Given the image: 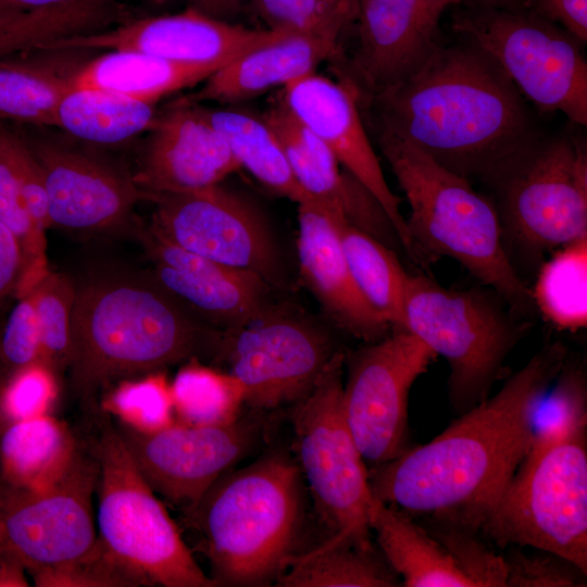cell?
Segmentation results:
<instances>
[{"label":"cell","instance_id":"cell-1","mask_svg":"<svg viewBox=\"0 0 587 587\" xmlns=\"http://www.w3.org/2000/svg\"><path fill=\"white\" fill-rule=\"evenodd\" d=\"M566 360L562 342L545 346L494 397L459 414L430 441L373 465V495L414 519L479 532L522 462L539 407Z\"/></svg>","mask_w":587,"mask_h":587},{"label":"cell","instance_id":"cell-2","mask_svg":"<svg viewBox=\"0 0 587 587\" xmlns=\"http://www.w3.org/2000/svg\"><path fill=\"white\" fill-rule=\"evenodd\" d=\"M359 107L372 132L404 139L447 170L485 184L541 136L509 76L464 39L440 43L413 76Z\"/></svg>","mask_w":587,"mask_h":587},{"label":"cell","instance_id":"cell-3","mask_svg":"<svg viewBox=\"0 0 587 587\" xmlns=\"http://www.w3.org/2000/svg\"><path fill=\"white\" fill-rule=\"evenodd\" d=\"M223 335L151 273L91 274L76 282L65 372L72 395L87 415L96 413L103 394L117 382L191 359L214 360Z\"/></svg>","mask_w":587,"mask_h":587},{"label":"cell","instance_id":"cell-4","mask_svg":"<svg viewBox=\"0 0 587 587\" xmlns=\"http://www.w3.org/2000/svg\"><path fill=\"white\" fill-rule=\"evenodd\" d=\"M302 474L276 449L227 471L184 513L215 586L275 583L294 555L303 519Z\"/></svg>","mask_w":587,"mask_h":587},{"label":"cell","instance_id":"cell-5","mask_svg":"<svg viewBox=\"0 0 587 587\" xmlns=\"http://www.w3.org/2000/svg\"><path fill=\"white\" fill-rule=\"evenodd\" d=\"M373 134L409 201L405 223L416 263L450 257L491 287L514 315L533 314L532 290L507 252L494 202L409 141L383 132Z\"/></svg>","mask_w":587,"mask_h":587},{"label":"cell","instance_id":"cell-6","mask_svg":"<svg viewBox=\"0 0 587 587\" xmlns=\"http://www.w3.org/2000/svg\"><path fill=\"white\" fill-rule=\"evenodd\" d=\"M84 436L96 458L98 540L130 585L214 587L176 523L138 471L113 415H86Z\"/></svg>","mask_w":587,"mask_h":587},{"label":"cell","instance_id":"cell-7","mask_svg":"<svg viewBox=\"0 0 587 587\" xmlns=\"http://www.w3.org/2000/svg\"><path fill=\"white\" fill-rule=\"evenodd\" d=\"M525 328L480 289L451 290L427 276H409L405 330L447 360L449 401L457 414L489 397Z\"/></svg>","mask_w":587,"mask_h":587},{"label":"cell","instance_id":"cell-8","mask_svg":"<svg viewBox=\"0 0 587 587\" xmlns=\"http://www.w3.org/2000/svg\"><path fill=\"white\" fill-rule=\"evenodd\" d=\"M345 353L338 351L311 391L294 405L297 464L328 532L320 545L374 546L367 522L373 498L369 470L342 405Z\"/></svg>","mask_w":587,"mask_h":587},{"label":"cell","instance_id":"cell-9","mask_svg":"<svg viewBox=\"0 0 587 587\" xmlns=\"http://www.w3.org/2000/svg\"><path fill=\"white\" fill-rule=\"evenodd\" d=\"M587 428L525 454L479 528L499 549L535 548L587 573Z\"/></svg>","mask_w":587,"mask_h":587},{"label":"cell","instance_id":"cell-10","mask_svg":"<svg viewBox=\"0 0 587 587\" xmlns=\"http://www.w3.org/2000/svg\"><path fill=\"white\" fill-rule=\"evenodd\" d=\"M486 185L503 238L542 253L587 237V151L573 135H541Z\"/></svg>","mask_w":587,"mask_h":587},{"label":"cell","instance_id":"cell-11","mask_svg":"<svg viewBox=\"0 0 587 587\" xmlns=\"http://www.w3.org/2000/svg\"><path fill=\"white\" fill-rule=\"evenodd\" d=\"M452 27L488 53L538 110L587 125L584 45L570 33L525 9L479 5L458 13Z\"/></svg>","mask_w":587,"mask_h":587},{"label":"cell","instance_id":"cell-12","mask_svg":"<svg viewBox=\"0 0 587 587\" xmlns=\"http://www.w3.org/2000/svg\"><path fill=\"white\" fill-rule=\"evenodd\" d=\"M96 458L85 437L66 469L35 489H9L0 497L4 548L34 574L88 558L98 546L92 510Z\"/></svg>","mask_w":587,"mask_h":587},{"label":"cell","instance_id":"cell-13","mask_svg":"<svg viewBox=\"0 0 587 587\" xmlns=\"http://www.w3.org/2000/svg\"><path fill=\"white\" fill-rule=\"evenodd\" d=\"M151 226L178 247L222 265L251 272L273 288L287 286L275 236L261 210L222 183L183 192L147 193Z\"/></svg>","mask_w":587,"mask_h":587},{"label":"cell","instance_id":"cell-14","mask_svg":"<svg viewBox=\"0 0 587 587\" xmlns=\"http://www.w3.org/2000/svg\"><path fill=\"white\" fill-rule=\"evenodd\" d=\"M338 351L324 328L275 307L240 328L224 330L213 361L224 363L242 384L245 404L263 411L303 399Z\"/></svg>","mask_w":587,"mask_h":587},{"label":"cell","instance_id":"cell-15","mask_svg":"<svg viewBox=\"0 0 587 587\" xmlns=\"http://www.w3.org/2000/svg\"><path fill=\"white\" fill-rule=\"evenodd\" d=\"M437 354L407 330L345 354L348 367L342 405L352 437L364 461L394 460L409 447V395Z\"/></svg>","mask_w":587,"mask_h":587},{"label":"cell","instance_id":"cell-16","mask_svg":"<svg viewBox=\"0 0 587 587\" xmlns=\"http://www.w3.org/2000/svg\"><path fill=\"white\" fill-rule=\"evenodd\" d=\"M113 419L145 480L183 514L250 451L259 436L258 423L241 417L220 426L174 423L155 432Z\"/></svg>","mask_w":587,"mask_h":587},{"label":"cell","instance_id":"cell-17","mask_svg":"<svg viewBox=\"0 0 587 587\" xmlns=\"http://www.w3.org/2000/svg\"><path fill=\"white\" fill-rule=\"evenodd\" d=\"M438 18L423 0H357V45L329 61L358 103L413 76L439 47Z\"/></svg>","mask_w":587,"mask_h":587},{"label":"cell","instance_id":"cell-18","mask_svg":"<svg viewBox=\"0 0 587 587\" xmlns=\"http://www.w3.org/2000/svg\"><path fill=\"white\" fill-rule=\"evenodd\" d=\"M27 146L43 172L50 227L90 235L136 230L139 222L133 217L134 210L139 201H147V195L133 175L49 139Z\"/></svg>","mask_w":587,"mask_h":587},{"label":"cell","instance_id":"cell-19","mask_svg":"<svg viewBox=\"0 0 587 587\" xmlns=\"http://www.w3.org/2000/svg\"><path fill=\"white\" fill-rule=\"evenodd\" d=\"M297 120L320 138L340 165L384 209L408 255L416 262L400 198L392 192L372 147L354 91L315 72L289 82L280 92Z\"/></svg>","mask_w":587,"mask_h":587},{"label":"cell","instance_id":"cell-20","mask_svg":"<svg viewBox=\"0 0 587 587\" xmlns=\"http://www.w3.org/2000/svg\"><path fill=\"white\" fill-rule=\"evenodd\" d=\"M288 33L233 25L188 7L177 14L134 16L107 30L59 40L45 50H133L174 62L227 64Z\"/></svg>","mask_w":587,"mask_h":587},{"label":"cell","instance_id":"cell-21","mask_svg":"<svg viewBox=\"0 0 587 587\" xmlns=\"http://www.w3.org/2000/svg\"><path fill=\"white\" fill-rule=\"evenodd\" d=\"M135 235L153 263V278L211 325L237 329L275 308L268 299L273 287L257 274L185 250L151 225L140 223Z\"/></svg>","mask_w":587,"mask_h":587},{"label":"cell","instance_id":"cell-22","mask_svg":"<svg viewBox=\"0 0 587 587\" xmlns=\"http://www.w3.org/2000/svg\"><path fill=\"white\" fill-rule=\"evenodd\" d=\"M134 182L146 193L183 192L220 183L240 164L226 140L184 97L159 111Z\"/></svg>","mask_w":587,"mask_h":587},{"label":"cell","instance_id":"cell-23","mask_svg":"<svg viewBox=\"0 0 587 587\" xmlns=\"http://www.w3.org/2000/svg\"><path fill=\"white\" fill-rule=\"evenodd\" d=\"M262 116L277 135L292 174L310 200L389 248L400 245L378 201L340 165L328 147L297 120L280 93Z\"/></svg>","mask_w":587,"mask_h":587},{"label":"cell","instance_id":"cell-24","mask_svg":"<svg viewBox=\"0 0 587 587\" xmlns=\"http://www.w3.org/2000/svg\"><path fill=\"white\" fill-rule=\"evenodd\" d=\"M354 17L355 10H340L310 28L288 33L248 51L210 75L198 92L184 98L193 103L209 100L234 104L284 87L329 61Z\"/></svg>","mask_w":587,"mask_h":587},{"label":"cell","instance_id":"cell-25","mask_svg":"<svg viewBox=\"0 0 587 587\" xmlns=\"http://www.w3.org/2000/svg\"><path fill=\"white\" fill-rule=\"evenodd\" d=\"M297 249L302 278L337 326L366 344L389 335L351 275L335 218L310 199L298 204Z\"/></svg>","mask_w":587,"mask_h":587},{"label":"cell","instance_id":"cell-26","mask_svg":"<svg viewBox=\"0 0 587 587\" xmlns=\"http://www.w3.org/2000/svg\"><path fill=\"white\" fill-rule=\"evenodd\" d=\"M367 522L401 586L472 587L444 547L408 513L373 495Z\"/></svg>","mask_w":587,"mask_h":587},{"label":"cell","instance_id":"cell-27","mask_svg":"<svg viewBox=\"0 0 587 587\" xmlns=\"http://www.w3.org/2000/svg\"><path fill=\"white\" fill-rule=\"evenodd\" d=\"M224 65L182 63L133 50H110L67 76V85L158 102L172 92L204 82Z\"/></svg>","mask_w":587,"mask_h":587},{"label":"cell","instance_id":"cell-28","mask_svg":"<svg viewBox=\"0 0 587 587\" xmlns=\"http://www.w3.org/2000/svg\"><path fill=\"white\" fill-rule=\"evenodd\" d=\"M134 13L117 0H71L64 3L14 9L0 7V60L75 36L117 26Z\"/></svg>","mask_w":587,"mask_h":587},{"label":"cell","instance_id":"cell-29","mask_svg":"<svg viewBox=\"0 0 587 587\" xmlns=\"http://www.w3.org/2000/svg\"><path fill=\"white\" fill-rule=\"evenodd\" d=\"M158 114L157 102L68 86L57 105L54 126L82 141L111 146L148 133Z\"/></svg>","mask_w":587,"mask_h":587},{"label":"cell","instance_id":"cell-30","mask_svg":"<svg viewBox=\"0 0 587 587\" xmlns=\"http://www.w3.org/2000/svg\"><path fill=\"white\" fill-rule=\"evenodd\" d=\"M77 444L65 425L43 414L8 424L0 437V462L9 489L52 482L70 464Z\"/></svg>","mask_w":587,"mask_h":587},{"label":"cell","instance_id":"cell-31","mask_svg":"<svg viewBox=\"0 0 587 587\" xmlns=\"http://www.w3.org/2000/svg\"><path fill=\"white\" fill-rule=\"evenodd\" d=\"M199 107L226 140L240 167L272 191L297 204L309 200L292 174L277 135L262 114L233 107Z\"/></svg>","mask_w":587,"mask_h":587},{"label":"cell","instance_id":"cell-32","mask_svg":"<svg viewBox=\"0 0 587 587\" xmlns=\"http://www.w3.org/2000/svg\"><path fill=\"white\" fill-rule=\"evenodd\" d=\"M335 221L359 290L392 330H405V294L410 275L395 251L346 221Z\"/></svg>","mask_w":587,"mask_h":587},{"label":"cell","instance_id":"cell-33","mask_svg":"<svg viewBox=\"0 0 587 587\" xmlns=\"http://www.w3.org/2000/svg\"><path fill=\"white\" fill-rule=\"evenodd\" d=\"M279 587H395L399 576L375 546L339 544L291 555L275 582Z\"/></svg>","mask_w":587,"mask_h":587},{"label":"cell","instance_id":"cell-34","mask_svg":"<svg viewBox=\"0 0 587 587\" xmlns=\"http://www.w3.org/2000/svg\"><path fill=\"white\" fill-rule=\"evenodd\" d=\"M178 423L220 426L238 420L245 389L229 372L205 365L199 359L185 362L171 384Z\"/></svg>","mask_w":587,"mask_h":587},{"label":"cell","instance_id":"cell-35","mask_svg":"<svg viewBox=\"0 0 587 587\" xmlns=\"http://www.w3.org/2000/svg\"><path fill=\"white\" fill-rule=\"evenodd\" d=\"M535 307L554 326L575 332L587 325V237L562 246L538 272Z\"/></svg>","mask_w":587,"mask_h":587},{"label":"cell","instance_id":"cell-36","mask_svg":"<svg viewBox=\"0 0 587 587\" xmlns=\"http://www.w3.org/2000/svg\"><path fill=\"white\" fill-rule=\"evenodd\" d=\"M67 87V77L46 67L2 59L0 120L54 126L55 109Z\"/></svg>","mask_w":587,"mask_h":587},{"label":"cell","instance_id":"cell-37","mask_svg":"<svg viewBox=\"0 0 587 587\" xmlns=\"http://www.w3.org/2000/svg\"><path fill=\"white\" fill-rule=\"evenodd\" d=\"M29 291L39 334L40 363L57 377L68 365L76 282L49 270Z\"/></svg>","mask_w":587,"mask_h":587},{"label":"cell","instance_id":"cell-38","mask_svg":"<svg viewBox=\"0 0 587 587\" xmlns=\"http://www.w3.org/2000/svg\"><path fill=\"white\" fill-rule=\"evenodd\" d=\"M0 223L17 240L23 254V273L16 297L27 294L49 271L45 232L29 215L14 173L9 133L0 130ZM15 297V298H16Z\"/></svg>","mask_w":587,"mask_h":587},{"label":"cell","instance_id":"cell-39","mask_svg":"<svg viewBox=\"0 0 587 587\" xmlns=\"http://www.w3.org/2000/svg\"><path fill=\"white\" fill-rule=\"evenodd\" d=\"M420 524L444 547L472 587H505L502 554L480 533L448 521L424 516Z\"/></svg>","mask_w":587,"mask_h":587},{"label":"cell","instance_id":"cell-40","mask_svg":"<svg viewBox=\"0 0 587 587\" xmlns=\"http://www.w3.org/2000/svg\"><path fill=\"white\" fill-rule=\"evenodd\" d=\"M102 409L114 417L145 432H155L174 424L171 384L161 372L143 378L121 382Z\"/></svg>","mask_w":587,"mask_h":587},{"label":"cell","instance_id":"cell-41","mask_svg":"<svg viewBox=\"0 0 587 587\" xmlns=\"http://www.w3.org/2000/svg\"><path fill=\"white\" fill-rule=\"evenodd\" d=\"M38 363L40 341L33 297L28 291L14 299L0 324V394L15 375Z\"/></svg>","mask_w":587,"mask_h":587},{"label":"cell","instance_id":"cell-42","mask_svg":"<svg viewBox=\"0 0 587 587\" xmlns=\"http://www.w3.org/2000/svg\"><path fill=\"white\" fill-rule=\"evenodd\" d=\"M510 546L502 554L507 566L505 587H583L587 573L553 552Z\"/></svg>","mask_w":587,"mask_h":587},{"label":"cell","instance_id":"cell-43","mask_svg":"<svg viewBox=\"0 0 587 587\" xmlns=\"http://www.w3.org/2000/svg\"><path fill=\"white\" fill-rule=\"evenodd\" d=\"M55 394V375L35 364L15 375L0 394V413L10 423L42 415Z\"/></svg>","mask_w":587,"mask_h":587},{"label":"cell","instance_id":"cell-44","mask_svg":"<svg viewBox=\"0 0 587 587\" xmlns=\"http://www.w3.org/2000/svg\"><path fill=\"white\" fill-rule=\"evenodd\" d=\"M9 149L24 204L39 229L50 228L42 168L25 141L9 133Z\"/></svg>","mask_w":587,"mask_h":587},{"label":"cell","instance_id":"cell-45","mask_svg":"<svg viewBox=\"0 0 587 587\" xmlns=\"http://www.w3.org/2000/svg\"><path fill=\"white\" fill-rule=\"evenodd\" d=\"M253 8L268 29L298 32L310 28L321 16L317 0H251Z\"/></svg>","mask_w":587,"mask_h":587},{"label":"cell","instance_id":"cell-46","mask_svg":"<svg viewBox=\"0 0 587 587\" xmlns=\"http://www.w3.org/2000/svg\"><path fill=\"white\" fill-rule=\"evenodd\" d=\"M522 7L587 41V0H522Z\"/></svg>","mask_w":587,"mask_h":587},{"label":"cell","instance_id":"cell-47","mask_svg":"<svg viewBox=\"0 0 587 587\" xmlns=\"http://www.w3.org/2000/svg\"><path fill=\"white\" fill-rule=\"evenodd\" d=\"M23 273L21 247L10 230L0 223V314L15 299Z\"/></svg>","mask_w":587,"mask_h":587},{"label":"cell","instance_id":"cell-48","mask_svg":"<svg viewBox=\"0 0 587 587\" xmlns=\"http://www.w3.org/2000/svg\"><path fill=\"white\" fill-rule=\"evenodd\" d=\"M247 1L249 0H189V8L227 22L241 10Z\"/></svg>","mask_w":587,"mask_h":587},{"label":"cell","instance_id":"cell-49","mask_svg":"<svg viewBox=\"0 0 587 587\" xmlns=\"http://www.w3.org/2000/svg\"><path fill=\"white\" fill-rule=\"evenodd\" d=\"M22 565L15 558L11 562L0 563V586H26L21 573Z\"/></svg>","mask_w":587,"mask_h":587},{"label":"cell","instance_id":"cell-50","mask_svg":"<svg viewBox=\"0 0 587 587\" xmlns=\"http://www.w3.org/2000/svg\"><path fill=\"white\" fill-rule=\"evenodd\" d=\"M71 0H0V7L14 9H35L64 3Z\"/></svg>","mask_w":587,"mask_h":587},{"label":"cell","instance_id":"cell-51","mask_svg":"<svg viewBox=\"0 0 587 587\" xmlns=\"http://www.w3.org/2000/svg\"><path fill=\"white\" fill-rule=\"evenodd\" d=\"M470 5L492 7L508 10L523 9L522 0H462Z\"/></svg>","mask_w":587,"mask_h":587},{"label":"cell","instance_id":"cell-52","mask_svg":"<svg viewBox=\"0 0 587 587\" xmlns=\"http://www.w3.org/2000/svg\"><path fill=\"white\" fill-rule=\"evenodd\" d=\"M428 11L439 20L446 8L452 3L462 2V0H423Z\"/></svg>","mask_w":587,"mask_h":587},{"label":"cell","instance_id":"cell-53","mask_svg":"<svg viewBox=\"0 0 587 587\" xmlns=\"http://www.w3.org/2000/svg\"><path fill=\"white\" fill-rule=\"evenodd\" d=\"M5 538H4V526H3V519H2V512L0 507V550L4 548Z\"/></svg>","mask_w":587,"mask_h":587},{"label":"cell","instance_id":"cell-54","mask_svg":"<svg viewBox=\"0 0 587 587\" xmlns=\"http://www.w3.org/2000/svg\"><path fill=\"white\" fill-rule=\"evenodd\" d=\"M140 1L146 2L153 7H163L167 4L168 2H171L172 0H140Z\"/></svg>","mask_w":587,"mask_h":587},{"label":"cell","instance_id":"cell-55","mask_svg":"<svg viewBox=\"0 0 587 587\" xmlns=\"http://www.w3.org/2000/svg\"><path fill=\"white\" fill-rule=\"evenodd\" d=\"M2 424L4 425L3 420L1 417V413H0V430H2V426H1Z\"/></svg>","mask_w":587,"mask_h":587}]
</instances>
